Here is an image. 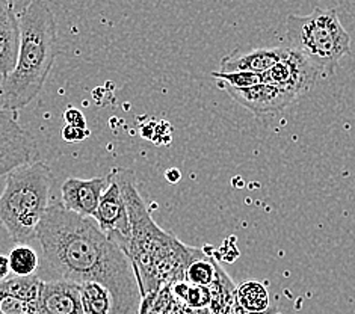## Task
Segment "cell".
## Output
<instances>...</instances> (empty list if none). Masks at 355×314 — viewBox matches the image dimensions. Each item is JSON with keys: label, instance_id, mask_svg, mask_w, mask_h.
Returning a JSON list of instances; mask_svg holds the SVG:
<instances>
[{"label": "cell", "instance_id": "6da1fadb", "mask_svg": "<svg viewBox=\"0 0 355 314\" xmlns=\"http://www.w3.org/2000/svg\"><path fill=\"white\" fill-rule=\"evenodd\" d=\"M47 266L76 284L98 283L111 292L115 314H139L142 295L130 260L92 218L50 204L37 230Z\"/></svg>", "mask_w": 355, "mask_h": 314}, {"label": "cell", "instance_id": "7a4b0ae2", "mask_svg": "<svg viewBox=\"0 0 355 314\" xmlns=\"http://www.w3.org/2000/svg\"><path fill=\"white\" fill-rule=\"evenodd\" d=\"M109 175L120 188L128 207L130 236H107L130 260L142 298L162 287L183 281L186 269L192 261L206 257V251L180 242L155 223L138 191L137 175L132 169L114 168Z\"/></svg>", "mask_w": 355, "mask_h": 314}, {"label": "cell", "instance_id": "3957f363", "mask_svg": "<svg viewBox=\"0 0 355 314\" xmlns=\"http://www.w3.org/2000/svg\"><path fill=\"white\" fill-rule=\"evenodd\" d=\"M20 49L3 80L0 109L19 112L38 97L59 55L58 26L50 0H35L19 15Z\"/></svg>", "mask_w": 355, "mask_h": 314}, {"label": "cell", "instance_id": "277c9868", "mask_svg": "<svg viewBox=\"0 0 355 314\" xmlns=\"http://www.w3.org/2000/svg\"><path fill=\"white\" fill-rule=\"evenodd\" d=\"M53 183L52 169L40 160L8 174L0 193V224L15 243L28 245L37 239L38 225L50 206Z\"/></svg>", "mask_w": 355, "mask_h": 314}, {"label": "cell", "instance_id": "5b68a950", "mask_svg": "<svg viewBox=\"0 0 355 314\" xmlns=\"http://www.w3.org/2000/svg\"><path fill=\"white\" fill-rule=\"evenodd\" d=\"M289 49L297 50L319 74L331 76L351 52V37L336 10L315 8L307 15L292 14L286 20Z\"/></svg>", "mask_w": 355, "mask_h": 314}, {"label": "cell", "instance_id": "8992f818", "mask_svg": "<svg viewBox=\"0 0 355 314\" xmlns=\"http://www.w3.org/2000/svg\"><path fill=\"white\" fill-rule=\"evenodd\" d=\"M40 150L35 138L24 130L17 112L0 109V175L37 162Z\"/></svg>", "mask_w": 355, "mask_h": 314}, {"label": "cell", "instance_id": "52a82bcc", "mask_svg": "<svg viewBox=\"0 0 355 314\" xmlns=\"http://www.w3.org/2000/svg\"><path fill=\"white\" fill-rule=\"evenodd\" d=\"M319 76V71L306 58L289 49L282 61L263 74V82L275 85L298 98L311 89Z\"/></svg>", "mask_w": 355, "mask_h": 314}, {"label": "cell", "instance_id": "ba28073f", "mask_svg": "<svg viewBox=\"0 0 355 314\" xmlns=\"http://www.w3.org/2000/svg\"><path fill=\"white\" fill-rule=\"evenodd\" d=\"M109 184L106 177L83 178L70 177L61 186V198L65 210L83 218H94L101 195Z\"/></svg>", "mask_w": 355, "mask_h": 314}, {"label": "cell", "instance_id": "9c48e42d", "mask_svg": "<svg viewBox=\"0 0 355 314\" xmlns=\"http://www.w3.org/2000/svg\"><path fill=\"white\" fill-rule=\"evenodd\" d=\"M230 97L254 115H272L293 103L297 97L270 83H260L245 89L225 88Z\"/></svg>", "mask_w": 355, "mask_h": 314}, {"label": "cell", "instance_id": "30bf717a", "mask_svg": "<svg viewBox=\"0 0 355 314\" xmlns=\"http://www.w3.org/2000/svg\"><path fill=\"white\" fill-rule=\"evenodd\" d=\"M38 308L43 314H85L80 298V286L69 279H41Z\"/></svg>", "mask_w": 355, "mask_h": 314}, {"label": "cell", "instance_id": "8fae6325", "mask_svg": "<svg viewBox=\"0 0 355 314\" xmlns=\"http://www.w3.org/2000/svg\"><path fill=\"white\" fill-rule=\"evenodd\" d=\"M109 184L98 202L94 219L100 230L106 234H116L121 237L130 236V220L128 207L118 184L107 175Z\"/></svg>", "mask_w": 355, "mask_h": 314}, {"label": "cell", "instance_id": "7c38bea8", "mask_svg": "<svg viewBox=\"0 0 355 314\" xmlns=\"http://www.w3.org/2000/svg\"><path fill=\"white\" fill-rule=\"evenodd\" d=\"M289 47H263L251 50H234L219 62V71H250L265 74L286 56Z\"/></svg>", "mask_w": 355, "mask_h": 314}, {"label": "cell", "instance_id": "4fadbf2b", "mask_svg": "<svg viewBox=\"0 0 355 314\" xmlns=\"http://www.w3.org/2000/svg\"><path fill=\"white\" fill-rule=\"evenodd\" d=\"M20 49V21L6 0H0V76L6 78L17 62Z\"/></svg>", "mask_w": 355, "mask_h": 314}, {"label": "cell", "instance_id": "5bb4252c", "mask_svg": "<svg viewBox=\"0 0 355 314\" xmlns=\"http://www.w3.org/2000/svg\"><path fill=\"white\" fill-rule=\"evenodd\" d=\"M79 286L85 314H115L114 298L105 286L98 283H83Z\"/></svg>", "mask_w": 355, "mask_h": 314}, {"label": "cell", "instance_id": "9a60e30c", "mask_svg": "<svg viewBox=\"0 0 355 314\" xmlns=\"http://www.w3.org/2000/svg\"><path fill=\"white\" fill-rule=\"evenodd\" d=\"M236 304L241 308L260 313L269 308V295L266 287L257 281L243 283L236 288Z\"/></svg>", "mask_w": 355, "mask_h": 314}, {"label": "cell", "instance_id": "2e32d148", "mask_svg": "<svg viewBox=\"0 0 355 314\" xmlns=\"http://www.w3.org/2000/svg\"><path fill=\"white\" fill-rule=\"evenodd\" d=\"M10 268L15 277H32L40 268L38 254L29 245H17L11 250Z\"/></svg>", "mask_w": 355, "mask_h": 314}, {"label": "cell", "instance_id": "e0dca14e", "mask_svg": "<svg viewBox=\"0 0 355 314\" xmlns=\"http://www.w3.org/2000/svg\"><path fill=\"white\" fill-rule=\"evenodd\" d=\"M216 266H218V260L212 256V254H207L206 257L198 259L191 263L188 269H186L184 281H188L189 284H193V286L209 287L215 279Z\"/></svg>", "mask_w": 355, "mask_h": 314}, {"label": "cell", "instance_id": "ac0fdd59", "mask_svg": "<svg viewBox=\"0 0 355 314\" xmlns=\"http://www.w3.org/2000/svg\"><path fill=\"white\" fill-rule=\"evenodd\" d=\"M212 76L219 80V85L223 83L224 88H233V89H245V88H251V87H256V85L263 83V74L250 73V71H232V73L212 71Z\"/></svg>", "mask_w": 355, "mask_h": 314}, {"label": "cell", "instance_id": "d6986e66", "mask_svg": "<svg viewBox=\"0 0 355 314\" xmlns=\"http://www.w3.org/2000/svg\"><path fill=\"white\" fill-rule=\"evenodd\" d=\"M180 305H186V307H192V308H209L210 305L209 287L189 284Z\"/></svg>", "mask_w": 355, "mask_h": 314}, {"label": "cell", "instance_id": "ffe728a7", "mask_svg": "<svg viewBox=\"0 0 355 314\" xmlns=\"http://www.w3.org/2000/svg\"><path fill=\"white\" fill-rule=\"evenodd\" d=\"M61 137L65 142H80V141L88 139L91 137V132L88 127L87 129H80V127L67 124L61 130Z\"/></svg>", "mask_w": 355, "mask_h": 314}, {"label": "cell", "instance_id": "44dd1931", "mask_svg": "<svg viewBox=\"0 0 355 314\" xmlns=\"http://www.w3.org/2000/svg\"><path fill=\"white\" fill-rule=\"evenodd\" d=\"M64 120L69 125H74V127H80V129H87V118L85 115L82 114V110L70 106L67 107V110L64 112Z\"/></svg>", "mask_w": 355, "mask_h": 314}, {"label": "cell", "instance_id": "7402d4cb", "mask_svg": "<svg viewBox=\"0 0 355 314\" xmlns=\"http://www.w3.org/2000/svg\"><path fill=\"white\" fill-rule=\"evenodd\" d=\"M10 272H11L10 259H8V256H5V254H0V283L8 279Z\"/></svg>", "mask_w": 355, "mask_h": 314}, {"label": "cell", "instance_id": "603a6c76", "mask_svg": "<svg viewBox=\"0 0 355 314\" xmlns=\"http://www.w3.org/2000/svg\"><path fill=\"white\" fill-rule=\"evenodd\" d=\"M6 2L11 5V8L17 15H20L29 5L35 2V0H6Z\"/></svg>", "mask_w": 355, "mask_h": 314}, {"label": "cell", "instance_id": "cb8c5ba5", "mask_svg": "<svg viewBox=\"0 0 355 314\" xmlns=\"http://www.w3.org/2000/svg\"><path fill=\"white\" fill-rule=\"evenodd\" d=\"M233 314H280V313H278V310H277L275 307H269L268 310L260 311V313H252V311L243 310V308L239 307L238 304H234V311H233Z\"/></svg>", "mask_w": 355, "mask_h": 314}, {"label": "cell", "instance_id": "d4e9b609", "mask_svg": "<svg viewBox=\"0 0 355 314\" xmlns=\"http://www.w3.org/2000/svg\"><path fill=\"white\" fill-rule=\"evenodd\" d=\"M180 313L182 314H210L209 308H192V307H186V305H180Z\"/></svg>", "mask_w": 355, "mask_h": 314}, {"label": "cell", "instance_id": "484cf974", "mask_svg": "<svg viewBox=\"0 0 355 314\" xmlns=\"http://www.w3.org/2000/svg\"><path fill=\"white\" fill-rule=\"evenodd\" d=\"M166 178H168V182L177 183L180 178V173L177 171V169H170V171H166Z\"/></svg>", "mask_w": 355, "mask_h": 314}, {"label": "cell", "instance_id": "4316f807", "mask_svg": "<svg viewBox=\"0 0 355 314\" xmlns=\"http://www.w3.org/2000/svg\"><path fill=\"white\" fill-rule=\"evenodd\" d=\"M3 80H5V78H3V76H0V97H2V88H3Z\"/></svg>", "mask_w": 355, "mask_h": 314}]
</instances>
